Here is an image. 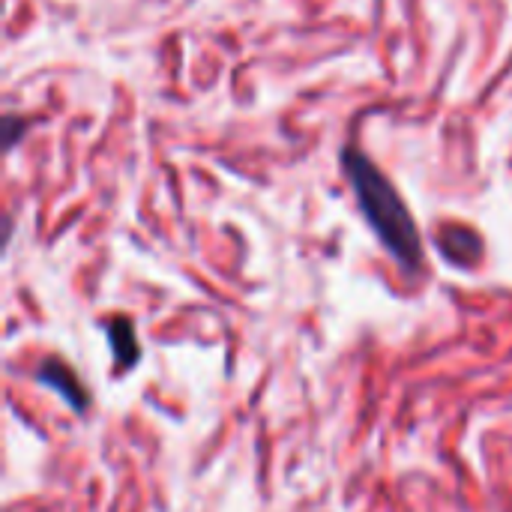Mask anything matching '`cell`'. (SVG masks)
<instances>
[{
  "label": "cell",
  "mask_w": 512,
  "mask_h": 512,
  "mask_svg": "<svg viewBox=\"0 0 512 512\" xmlns=\"http://www.w3.org/2000/svg\"><path fill=\"white\" fill-rule=\"evenodd\" d=\"M342 168H345V177L357 195V204H360L369 228L384 243V249L408 273L420 270V264H423L420 228H417L408 204L402 201L399 189L390 183V177L357 147L342 150Z\"/></svg>",
  "instance_id": "cell-1"
},
{
  "label": "cell",
  "mask_w": 512,
  "mask_h": 512,
  "mask_svg": "<svg viewBox=\"0 0 512 512\" xmlns=\"http://www.w3.org/2000/svg\"><path fill=\"white\" fill-rule=\"evenodd\" d=\"M36 381H39V384H45V387H51L54 393H60V396H63V402H66L72 411H78V414H84V411H87L90 396H87L84 384L78 381V375H75L63 360H57V357L42 360V366L36 369Z\"/></svg>",
  "instance_id": "cell-2"
},
{
  "label": "cell",
  "mask_w": 512,
  "mask_h": 512,
  "mask_svg": "<svg viewBox=\"0 0 512 512\" xmlns=\"http://www.w3.org/2000/svg\"><path fill=\"white\" fill-rule=\"evenodd\" d=\"M438 249L450 264H459V267H474L483 258V240L471 228H462V225L444 228L438 234Z\"/></svg>",
  "instance_id": "cell-3"
},
{
  "label": "cell",
  "mask_w": 512,
  "mask_h": 512,
  "mask_svg": "<svg viewBox=\"0 0 512 512\" xmlns=\"http://www.w3.org/2000/svg\"><path fill=\"white\" fill-rule=\"evenodd\" d=\"M108 342H111V351H114V363L120 369H129L138 363L141 357V348L135 342V327L129 318H114L108 324Z\"/></svg>",
  "instance_id": "cell-4"
},
{
  "label": "cell",
  "mask_w": 512,
  "mask_h": 512,
  "mask_svg": "<svg viewBox=\"0 0 512 512\" xmlns=\"http://www.w3.org/2000/svg\"><path fill=\"white\" fill-rule=\"evenodd\" d=\"M3 129H6V144L12 147V144L18 141V129H24V123H18L15 117H6V120H3Z\"/></svg>",
  "instance_id": "cell-5"
}]
</instances>
